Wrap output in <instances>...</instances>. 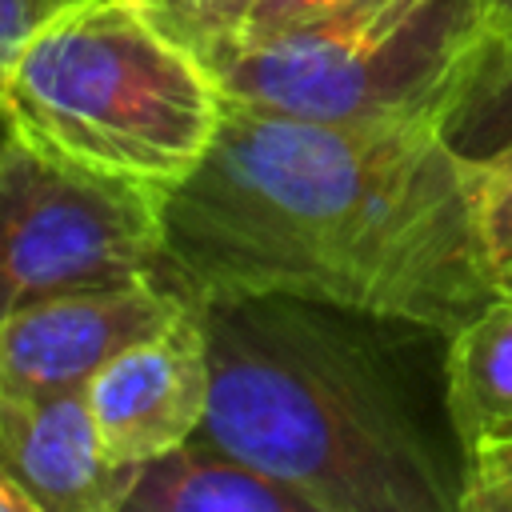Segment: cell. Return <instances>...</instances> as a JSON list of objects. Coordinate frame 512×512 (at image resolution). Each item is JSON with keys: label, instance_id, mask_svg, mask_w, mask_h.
<instances>
[{"label": "cell", "instance_id": "obj_13", "mask_svg": "<svg viewBox=\"0 0 512 512\" xmlns=\"http://www.w3.org/2000/svg\"><path fill=\"white\" fill-rule=\"evenodd\" d=\"M464 512H512V420H500L472 440Z\"/></svg>", "mask_w": 512, "mask_h": 512}, {"label": "cell", "instance_id": "obj_20", "mask_svg": "<svg viewBox=\"0 0 512 512\" xmlns=\"http://www.w3.org/2000/svg\"><path fill=\"white\" fill-rule=\"evenodd\" d=\"M52 4H60V0H44V12H48V8H52Z\"/></svg>", "mask_w": 512, "mask_h": 512}, {"label": "cell", "instance_id": "obj_19", "mask_svg": "<svg viewBox=\"0 0 512 512\" xmlns=\"http://www.w3.org/2000/svg\"><path fill=\"white\" fill-rule=\"evenodd\" d=\"M8 132H12V116H8V108H4V100H0V144H4Z\"/></svg>", "mask_w": 512, "mask_h": 512}, {"label": "cell", "instance_id": "obj_18", "mask_svg": "<svg viewBox=\"0 0 512 512\" xmlns=\"http://www.w3.org/2000/svg\"><path fill=\"white\" fill-rule=\"evenodd\" d=\"M484 20H488V28L512 24V0H484Z\"/></svg>", "mask_w": 512, "mask_h": 512}, {"label": "cell", "instance_id": "obj_9", "mask_svg": "<svg viewBox=\"0 0 512 512\" xmlns=\"http://www.w3.org/2000/svg\"><path fill=\"white\" fill-rule=\"evenodd\" d=\"M120 512H312V504L196 432L132 468Z\"/></svg>", "mask_w": 512, "mask_h": 512}, {"label": "cell", "instance_id": "obj_16", "mask_svg": "<svg viewBox=\"0 0 512 512\" xmlns=\"http://www.w3.org/2000/svg\"><path fill=\"white\" fill-rule=\"evenodd\" d=\"M40 16H44V0H0V80L12 52L20 48V40Z\"/></svg>", "mask_w": 512, "mask_h": 512}, {"label": "cell", "instance_id": "obj_4", "mask_svg": "<svg viewBox=\"0 0 512 512\" xmlns=\"http://www.w3.org/2000/svg\"><path fill=\"white\" fill-rule=\"evenodd\" d=\"M484 24V0H364L204 60L224 96L256 108L356 128L440 124Z\"/></svg>", "mask_w": 512, "mask_h": 512}, {"label": "cell", "instance_id": "obj_1", "mask_svg": "<svg viewBox=\"0 0 512 512\" xmlns=\"http://www.w3.org/2000/svg\"><path fill=\"white\" fill-rule=\"evenodd\" d=\"M476 192L436 124H324L224 96L212 148L160 192L156 280L188 308L284 292L456 332L500 296Z\"/></svg>", "mask_w": 512, "mask_h": 512}, {"label": "cell", "instance_id": "obj_3", "mask_svg": "<svg viewBox=\"0 0 512 512\" xmlns=\"http://www.w3.org/2000/svg\"><path fill=\"white\" fill-rule=\"evenodd\" d=\"M0 100L12 128L72 164L172 188L224 116L204 52L156 0H60L12 52Z\"/></svg>", "mask_w": 512, "mask_h": 512}, {"label": "cell", "instance_id": "obj_12", "mask_svg": "<svg viewBox=\"0 0 512 512\" xmlns=\"http://www.w3.org/2000/svg\"><path fill=\"white\" fill-rule=\"evenodd\" d=\"M476 212H480L488 276L500 296H512V156L480 172Z\"/></svg>", "mask_w": 512, "mask_h": 512}, {"label": "cell", "instance_id": "obj_14", "mask_svg": "<svg viewBox=\"0 0 512 512\" xmlns=\"http://www.w3.org/2000/svg\"><path fill=\"white\" fill-rule=\"evenodd\" d=\"M364 0H252L244 24L236 28L232 40L224 44H252V40H272V36H284V32H296V28H308V24H320V20H332L348 8H356ZM220 48V44H216ZM208 56V52H204Z\"/></svg>", "mask_w": 512, "mask_h": 512}, {"label": "cell", "instance_id": "obj_10", "mask_svg": "<svg viewBox=\"0 0 512 512\" xmlns=\"http://www.w3.org/2000/svg\"><path fill=\"white\" fill-rule=\"evenodd\" d=\"M444 144L476 172L512 156V24L488 28L440 116Z\"/></svg>", "mask_w": 512, "mask_h": 512}, {"label": "cell", "instance_id": "obj_17", "mask_svg": "<svg viewBox=\"0 0 512 512\" xmlns=\"http://www.w3.org/2000/svg\"><path fill=\"white\" fill-rule=\"evenodd\" d=\"M0 512H36L32 496L12 480V472L0 464Z\"/></svg>", "mask_w": 512, "mask_h": 512}, {"label": "cell", "instance_id": "obj_5", "mask_svg": "<svg viewBox=\"0 0 512 512\" xmlns=\"http://www.w3.org/2000/svg\"><path fill=\"white\" fill-rule=\"evenodd\" d=\"M160 192L36 148L16 128L0 144V316L48 296L152 280Z\"/></svg>", "mask_w": 512, "mask_h": 512}, {"label": "cell", "instance_id": "obj_7", "mask_svg": "<svg viewBox=\"0 0 512 512\" xmlns=\"http://www.w3.org/2000/svg\"><path fill=\"white\" fill-rule=\"evenodd\" d=\"M184 308L156 276L16 308L0 316V388L84 392L120 348L164 328Z\"/></svg>", "mask_w": 512, "mask_h": 512}, {"label": "cell", "instance_id": "obj_15", "mask_svg": "<svg viewBox=\"0 0 512 512\" xmlns=\"http://www.w3.org/2000/svg\"><path fill=\"white\" fill-rule=\"evenodd\" d=\"M156 4L176 20V28L200 52H212L216 44L232 40L252 8V0H156Z\"/></svg>", "mask_w": 512, "mask_h": 512}, {"label": "cell", "instance_id": "obj_11", "mask_svg": "<svg viewBox=\"0 0 512 512\" xmlns=\"http://www.w3.org/2000/svg\"><path fill=\"white\" fill-rule=\"evenodd\" d=\"M448 396L468 444L512 420V296L488 300L448 336Z\"/></svg>", "mask_w": 512, "mask_h": 512}, {"label": "cell", "instance_id": "obj_2", "mask_svg": "<svg viewBox=\"0 0 512 512\" xmlns=\"http://www.w3.org/2000/svg\"><path fill=\"white\" fill-rule=\"evenodd\" d=\"M200 436L312 512H464L472 444L448 396L444 328L308 296L200 304Z\"/></svg>", "mask_w": 512, "mask_h": 512}, {"label": "cell", "instance_id": "obj_6", "mask_svg": "<svg viewBox=\"0 0 512 512\" xmlns=\"http://www.w3.org/2000/svg\"><path fill=\"white\" fill-rule=\"evenodd\" d=\"M208 336L196 308L120 348L92 380L88 408L112 464L136 468L200 432L208 412Z\"/></svg>", "mask_w": 512, "mask_h": 512}, {"label": "cell", "instance_id": "obj_8", "mask_svg": "<svg viewBox=\"0 0 512 512\" xmlns=\"http://www.w3.org/2000/svg\"><path fill=\"white\" fill-rule=\"evenodd\" d=\"M0 464L36 512H120L132 484L100 448L88 392L0 388Z\"/></svg>", "mask_w": 512, "mask_h": 512}]
</instances>
